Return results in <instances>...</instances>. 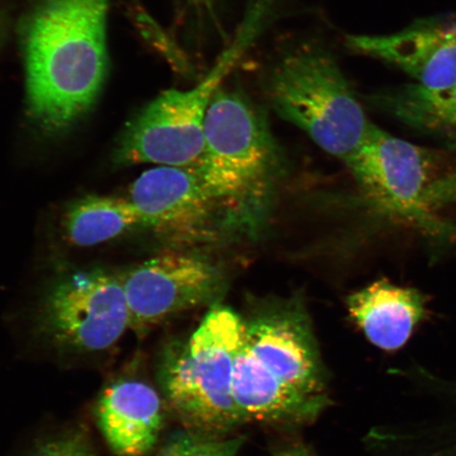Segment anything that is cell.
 Here are the masks:
<instances>
[{
  "label": "cell",
  "instance_id": "obj_5",
  "mask_svg": "<svg viewBox=\"0 0 456 456\" xmlns=\"http://www.w3.org/2000/svg\"><path fill=\"white\" fill-rule=\"evenodd\" d=\"M276 147L264 111L237 87L216 91L193 169L237 224L256 213L271 183Z\"/></svg>",
  "mask_w": 456,
  "mask_h": 456
},
{
  "label": "cell",
  "instance_id": "obj_4",
  "mask_svg": "<svg viewBox=\"0 0 456 456\" xmlns=\"http://www.w3.org/2000/svg\"><path fill=\"white\" fill-rule=\"evenodd\" d=\"M267 95L279 117L346 164L374 126L338 62L317 45L283 55L271 71Z\"/></svg>",
  "mask_w": 456,
  "mask_h": 456
},
{
  "label": "cell",
  "instance_id": "obj_11",
  "mask_svg": "<svg viewBox=\"0 0 456 456\" xmlns=\"http://www.w3.org/2000/svg\"><path fill=\"white\" fill-rule=\"evenodd\" d=\"M358 54L387 62L428 88L456 85V24L420 20L387 36H347Z\"/></svg>",
  "mask_w": 456,
  "mask_h": 456
},
{
  "label": "cell",
  "instance_id": "obj_16",
  "mask_svg": "<svg viewBox=\"0 0 456 456\" xmlns=\"http://www.w3.org/2000/svg\"><path fill=\"white\" fill-rule=\"evenodd\" d=\"M239 447V440L218 441L186 436L171 443L159 456H232Z\"/></svg>",
  "mask_w": 456,
  "mask_h": 456
},
{
  "label": "cell",
  "instance_id": "obj_3",
  "mask_svg": "<svg viewBox=\"0 0 456 456\" xmlns=\"http://www.w3.org/2000/svg\"><path fill=\"white\" fill-rule=\"evenodd\" d=\"M266 16L260 5H250L235 37L202 81L191 89L165 91L148 104L125 129L113 162L118 167H195L203 152L210 102L258 37Z\"/></svg>",
  "mask_w": 456,
  "mask_h": 456
},
{
  "label": "cell",
  "instance_id": "obj_15",
  "mask_svg": "<svg viewBox=\"0 0 456 456\" xmlns=\"http://www.w3.org/2000/svg\"><path fill=\"white\" fill-rule=\"evenodd\" d=\"M139 227L145 228L127 197L85 196L72 202L61 218L66 240L78 248L114 240Z\"/></svg>",
  "mask_w": 456,
  "mask_h": 456
},
{
  "label": "cell",
  "instance_id": "obj_18",
  "mask_svg": "<svg viewBox=\"0 0 456 456\" xmlns=\"http://www.w3.org/2000/svg\"><path fill=\"white\" fill-rule=\"evenodd\" d=\"M275 456H314L309 450L305 449V447H290L285 450H282V452H279Z\"/></svg>",
  "mask_w": 456,
  "mask_h": 456
},
{
  "label": "cell",
  "instance_id": "obj_17",
  "mask_svg": "<svg viewBox=\"0 0 456 456\" xmlns=\"http://www.w3.org/2000/svg\"><path fill=\"white\" fill-rule=\"evenodd\" d=\"M36 456H90L88 450L77 440H60L53 442L39 450Z\"/></svg>",
  "mask_w": 456,
  "mask_h": 456
},
{
  "label": "cell",
  "instance_id": "obj_10",
  "mask_svg": "<svg viewBox=\"0 0 456 456\" xmlns=\"http://www.w3.org/2000/svg\"><path fill=\"white\" fill-rule=\"evenodd\" d=\"M130 329L144 334L180 313L210 304L220 293V271L202 256L168 249L121 275Z\"/></svg>",
  "mask_w": 456,
  "mask_h": 456
},
{
  "label": "cell",
  "instance_id": "obj_7",
  "mask_svg": "<svg viewBox=\"0 0 456 456\" xmlns=\"http://www.w3.org/2000/svg\"><path fill=\"white\" fill-rule=\"evenodd\" d=\"M432 163L429 151L374 125L346 165L362 195L378 212L436 240H455L456 225L440 218L426 202L427 188L433 181Z\"/></svg>",
  "mask_w": 456,
  "mask_h": 456
},
{
  "label": "cell",
  "instance_id": "obj_14",
  "mask_svg": "<svg viewBox=\"0 0 456 456\" xmlns=\"http://www.w3.org/2000/svg\"><path fill=\"white\" fill-rule=\"evenodd\" d=\"M369 102L420 133L456 142V85L398 86L369 96Z\"/></svg>",
  "mask_w": 456,
  "mask_h": 456
},
{
  "label": "cell",
  "instance_id": "obj_12",
  "mask_svg": "<svg viewBox=\"0 0 456 456\" xmlns=\"http://www.w3.org/2000/svg\"><path fill=\"white\" fill-rule=\"evenodd\" d=\"M350 315L374 346L401 350L427 315V299L419 289L378 281L352 294Z\"/></svg>",
  "mask_w": 456,
  "mask_h": 456
},
{
  "label": "cell",
  "instance_id": "obj_9",
  "mask_svg": "<svg viewBox=\"0 0 456 456\" xmlns=\"http://www.w3.org/2000/svg\"><path fill=\"white\" fill-rule=\"evenodd\" d=\"M127 198L144 227L171 243L208 242L236 224L193 168L148 169L131 183Z\"/></svg>",
  "mask_w": 456,
  "mask_h": 456
},
{
  "label": "cell",
  "instance_id": "obj_19",
  "mask_svg": "<svg viewBox=\"0 0 456 456\" xmlns=\"http://www.w3.org/2000/svg\"><path fill=\"white\" fill-rule=\"evenodd\" d=\"M192 3L199 5H207V7H208L210 3H213V0H192Z\"/></svg>",
  "mask_w": 456,
  "mask_h": 456
},
{
  "label": "cell",
  "instance_id": "obj_13",
  "mask_svg": "<svg viewBox=\"0 0 456 456\" xmlns=\"http://www.w3.org/2000/svg\"><path fill=\"white\" fill-rule=\"evenodd\" d=\"M102 435L119 456H142L155 446L162 426V403L155 389L141 381L108 387L98 410Z\"/></svg>",
  "mask_w": 456,
  "mask_h": 456
},
{
  "label": "cell",
  "instance_id": "obj_8",
  "mask_svg": "<svg viewBox=\"0 0 456 456\" xmlns=\"http://www.w3.org/2000/svg\"><path fill=\"white\" fill-rule=\"evenodd\" d=\"M41 321L61 345L90 352L110 349L130 329L121 275L87 270L61 278L45 295Z\"/></svg>",
  "mask_w": 456,
  "mask_h": 456
},
{
  "label": "cell",
  "instance_id": "obj_1",
  "mask_svg": "<svg viewBox=\"0 0 456 456\" xmlns=\"http://www.w3.org/2000/svg\"><path fill=\"white\" fill-rule=\"evenodd\" d=\"M110 0H28L20 37L28 117L64 133L98 100L107 68Z\"/></svg>",
  "mask_w": 456,
  "mask_h": 456
},
{
  "label": "cell",
  "instance_id": "obj_6",
  "mask_svg": "<svg viewBox=\"0 0 456 456\" xmlns=\"http://www.w3.org/2000/svg\"><path fill=\"white\" fill-rule=\"evenodd\" d=\"M245 321L230 307L214 305L164 372L165 390L188 424L221 432L243 423L232 395L233 370Z\"/></svg>",
  "mask_w": 456,
  "mask_h": 456
},
{
  "label": "cell",
  "instance_id": "obj_2",
  "mask_svg": "<svg viewBox=\"0 0 456 456\" xmlns=\"http://www.w3.org/2000/svg\"><path fill=\"white\" fill-rule=\"evenodd\" d=\"M321 356L305 314L276 309L245 322L232 395L243 420L302 423L327 406Z\"/></svg>",
  "mask_w": 456,
  "mask_h": 456
}]
</instances>
